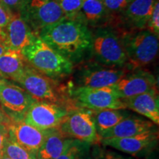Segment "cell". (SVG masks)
I'll list each match as a JSON object with an SVG mask.
<instances>
[{"label": "cell", "mask_w": 159, "mask_h": 159, "mask_svg": "<svg viewBox=\"0 0 159 159\" xmlns=\"http://www.w3.org/2000/svg\"><path fill=\"white\" fill-rule=\"evenodd\" d=\"M35 99L24 89L9 81L0 84V106L11 120H24Z\"/></svg>", "instance_id": "8fae6325"}, {"label": "cell", "mask_w": 159, "mask_h": 159, "mask_svg": "<svg viewBox=\"0 0 159 159\" xmlns=\"http://www.w3.org/2000/svg\"><path fill=\"white\" fill-rule=\"evenodd\" d=\"M38 35L74 66L91 57V30L79 20L63 18L43 28Z\"/></svg>", "instance_id": "6da1fadb"}, {"label": "cell", "mask_w": 159, "mask_h": 159, "mask_svg": "<svg viewBox=\"0 0 159 159\" xmlns=\"http://www.w3.org/2000/svg\"><path fill=\"white\" fill-rule=\"evenodd\" d=\"M99 143L102 146L109 147L133 156L146 158L156 150L158 144V130L124 138L102 139Z\"/></svg>", "instance_id": "30bf717a"}, {"label": "cell", "mask_w": 159, "mask_h": 159, "mask_svg": "<svg viewBox=\"0 0 159 159\" xmlns=\"http://www.w3.org/2000/svg\"><path fill=\"white\" fill-rule=\"evenodd\" d=\"M117 96L121 99L152 91H158L157 80L152 73L143 69L129 71L112 85Z\"/></svg>", "instance_id": "4fadbf2b"}, {"label": "cell", "mask_w": 159, "mask_h": 159, "mask_svg": "<svg viewBox=\"0 0 159 159\" xmlns=\"http://www.w3.org/2000/svg\"><path fill=\"white\" fill-rule=\"evenodd\" d=\"M19 14L36 34L65 18L57 0H25Z\"/></svg>", "instance_id": "ba28073f"}, {"label": "cell", "mask_w": 159, "mask_h": 159, "mask_svg": "<svg viewBox=\"0 0 159 159\" xmlns=\"http://www.w3.org/2000/svg\"><path fill=\"white\" fill-rule=\"evenodd\" d=\"M74 139L66 136L60 129H52L38 150L36 159H57Z\"/></svg>", "instance_id": "ffe728a7"}, {"label": "cell", "mask_w": 159, "mask_h": 159, "mask_svg": "<svg viewBox=\"0 0 159 159\" xmlns=\"http://www.w3.org/2000/svg\"><path fill=\"white\" fill-rule=\"evenodd\" d=\"M10 120L11 119L6 116V114L3 112L1 106H0V122H2L4 124L7 125L10 122Z\"/></svg>", "instance_id": "1f68e13d"}, {"label": "cell", "mask_w": 159, "mask_h": 159, "mask_svg": "<svg viewBox=\"0 0 159 159\" xmlns=\"http://www.w3.org/2000/svg\"><path fill=\"white\" fill-rule=\"evenodd\" d=\"M21 52L30 66L55 80L68 77L74 71V64L49 47L38 34Z\"/></svg>", "instance_id": "7a4b0ae2"}, {"label": "cell", "mask_w": 159, "mask_h": 159, "mask_svg": "<svg viewBox=\"0 0 159 159\" xmlns=\"http://www.w3.org/2000/svg\"><path fill=\"white\" fill-rule=\"evenodd\" d=\"M92 146L88 142L73 139L57 159H94Z\"/></svg>", "instance_id": "603a6c76"}, {"label": "cell", "mask_w": 159, "mask_h": 159, "mask_svg": "<svg viewBox=\"0 0 159 159\" xmlns=\"http://www.w3.org/2000/svg\"><path fill=\"white\" fill-rule=\"evenodd\" d=\"M27 64L21 51L7 49L0 56V74L5 79L16 82Z\"/></svg>", "instance_id": "44dd1931"}, {"label": "cell", "mask_w": 159, "mask_h": 159, "mask_svg": "<svg viewBox=\"0 0 159 159\" xmlns=\"http://www.w3.org/2000/svg\"><path fill=\"white\" fill-rule=\"evenodd\" d=\"M146 29L150 30L151 33L155 35H158L159 34V3L158 0H157L155 3L152 13H151L150 19L147 24Z\"/></svg>", "instance_id": "83f0119b"}, {"label": "cell", "mask_w": 159, "mask_h": 159, "mask_svg": "<svg viewBox=\"0 0 159 159\" xmlns=\"http://www.w3.org/2000/svg\"><path fill=\"white\" fill-rule=\"evenodd\" d=\"M122 42L128 62L126 69L129 71L143 69L156 59L158 52V35L148 29L122 32Z\"/></svg>", "instance_id": "277c9868"}, {"label": "cell", "mask_w": 159, "mask_h": 159, "mask_svg": "<svg viewBox=\"0 0 159 159\" xmlns=\"http://www.w3.org/2000/svg\"><path fill=\"white\" fill-rule=\"evenodd\" d=\"M92 152L94 159H129L115 151L102 149L98 144H93Z\"/></svg>", "instance_id": "4316f807"}, {"label": "cell", "mask_w": 159, "mask_h": 159, "mask_svg": "<svg viewBox=\"0 0 159 159\" xmlns=\"http://www.w3.org/2000/svg\"><path fill=\"white\" fill-rule=\"evenodd\" d=\"M157 0H133L114 26L122 32L146 28Z\"/></svg>", "instance_id": "5bb4252c"}, {"label": "cell", "mask_w": 159, "mask_h": 159, "mask_svg": "<svg viewBox=\"0 0 159 159\" xmlns=\"http://www.w3.org/2000/svg\"><path fill=\"white\" fill-rule=\"evenodd\" d=\"M90 60L112 68L126 69V53L122 42V31L112 25L91 29Z\"/></svg>", "instance_id": "3957f363"}, {"label": "cell", "mask_w": 159, "mask_h": 159, "mask_svg": "<svg viewBox=\"0 0 159 159\" xmlns=\"http://www.w3.org/2000/svg\"><path fill=\"white\" fill-rule=\"evenodd\" d=\"M7 81H8V80L5 79V77L2 76L1 74H0V84H2V83H5L7 82Z\"/></svg>", "instance_id": "8d00e7d4"}, {"label": "cell", "mask_w": 159, "mask_h": 159, "mask_svg": "<svg viewBox=\"0 0 159 159\" xmlns=\"http://www.w3.org/2000/svg\"><path fill=\"white\" fill-rule=\"evenodd\" d=\"M66 94L73 107L94 111L127 109L122 99L117 96L111 87L94 89L71 85L67 89Z\"/></svg>", "instance_id": "8992f818"}, {"label": "cell", "mask_w": 159, "mask_h": 159, "mask_svg": "<svg viewBox=\"0 0 159 159\" xmlns=\"http://www.w3.org/2000/svg\"><path fill=\"white\" fill-rule=\"evenodd\" d=\"M78 65L75 72H72V86L94 89L111 87L128 71L124 68L105 66L92 60Z\"/></svg>", "instance_id": "52a82bcc"}, {"label": "cell", "mask_w": 159, "mask_h": 159, "mask_svg": "<svg viewBox=\"0 0 159 159\" xmlns=\"http://www.w3.org/2000/svg\"><path fill=\"white\" fill-rule=\"evenodd\" d=\"M0 159H11V158L7 156L2 150L1 152H0Z\"/></svg>", "instance_id": "e575fe53"}, {"label": "cell", "mask_w": 159, "mask_h": 159, "mask_svg": "<svg viewBox=\"0 0 159 159\" xmlns=\"http://www.w3.org/2000/svg\"><path fill=\"white\" fill-rule=\"evenodd\" d=\"M146 159H158V156L156 150L152 152L151 153L146 157Z\"/></svg>", "instance_id": "d6a6232c"}, {"label": "cell", "mask_w": 159, "mask_h": 159, "mask_svg": "<svg viewBox=\"0 0 159 159\" xmlns=\"http://www.w3.org/2000/svg\"><path fill=\"white\" fill-rule=\"evenodd\" d=\"M58 128L71 139L91 144L99 143L93 111L89 109L77 107L69 109Z\"/></svg>", "instance_id": "9c48e42d"}, {"label": "cell", "mask_w": 159, "mask_h": 159, "mask_svg": "<svg viewBox=\"0 0 159 159\" xmlns=\"http://www.w3.org/2000/svg\"><path fill=\"white\" fill-rule=\"evenodd\" d=\"M4 42V32L3 29L0 28V43H3Z\"/></svg>", "instance_id": "d590c367"}, {"label": "cell", "mask_w": 159, "mask_h": 159, "mask_svg": "<svg viewBox=\"0 0 159 159\" xmlns=\"http://www.w3.org/2000/svg\"><path fill=\"white\" fill-rule=\"evenodd\" d=\"M131 114L127 109H108L102 111H93V117L96 125L97 134L108 130Z\"/></svg>", "instance_id": "7402d4cb"}, {"label": "cell", "mask_w": 159, "mask_h": 159, "mask_svg": "<svg viewBox=\"0 0 159 159\" xmlns=\"http://www.w3.org/2000/svg\"><path fill=\"white\" fill-rule=\"evenodd\" d=\"M6 126L9 138L35 156L52 130H40L23 120H10Z\"/></svg>", "instance_id": "9a60e30c"}, {"label": "cell", "mask_w": 159, "mask_h": 159, "mask_svg": "<svg viewBox=\"0 0 159 159\" xmlns=\"http://www.w3.org/2000/svg\"><path fill=\"white\" fill-rule=\"evenodd\" d=\"M8 137V130L5 124L0 122V152L3 150L5 141Z\"/></svg>", "instance_id": "4dcf8cb0"}, {"label": "cell", "mask_w": 159, "mask_h": 159, "mask_svg": "<svg viewBox=\"0 0 159 159\" xmlns=\"http://www.w3.org/2000/svg\"><path fill=\"white\" fill-rule=\"evenodd\" d=\"M65 18L75 19L82 8L85 0H57Z\"/></svg>", "instance_id": "484cf974"}, {"label": "cell", "mask_w": 159, "mask_h": 159, "mask_svg": "<svg viewBox=\"0 0 159 159\" xmlns=\"http://www.w3.org/2000/svg\"><path fill=\"white\" fill-rule=\"evenodd\" d=\"M3 152L11 159H36V156L26 150L7 137L4 145Z\"/></svg>", "instance_id": "cb8c5ba5"}, {"label": "cell", "mask_w": 159, "mask_h": 159, "mask_svg": "<svg viewBox=\"0 0 159 159\" xmlns=\"http://www.w3.org/2000/svg\"><path fill=\"white\" fill-rule=\"evenodd\" d=\"M7 49H7V47H5V44L0 43V56H1V55H2L3 53H5V52L7 50Z\"/></svg>", "instance_id": "836d02e7"}, {"label": "cell", "mask_w": 159, "mask_h": 159, "mask_svg": "<svg viewBox=\"0 0 159 159\" xmlns=\"http://www.w3.org/2000/svg\"><path fill=\"white\" fill-rule=\"evenodd\" d=\"M126 108L146 117L154 124H159L158 91H152L122 99Z\"/></svg>", "instance_id": "ac0fdd59"}, {"label": "cell", "mask_w": 159, "mask_h": 159, "mask_svg": "<svg viewBox=\"0 0 159 159\" xmlns=\"http://www.w3.org/2000/svg\"><path fill=\"white\" fill-rule=\"evenodd\" d=\"M35 101H45L61 105L71 109V105L66 92L57 86L55 80L45 76L27 63L19 78L16 81Z\"/></svg>", "instance_id": "5b68a950"}, {"label": "cell", "mask_w": 159, "mask_h": 159, "mask_svg": "<svg viewBox=\"0 0 159 159\" xmlns=\"http://www.w3.org/2000/svg\"><path fill=\"white\" fill-rule=\"evenodd\" d=\"M158 130L157 125L149 119L130 114L114 127L99 134V140L108 138H124Z\"/></svg>", "instance_id": "2e32d148"}, {"label": "cell", "mask_w": 159, "mask_h": 159, "mask_svg": "<svg viewBox=\"0 0 159 159\" xmlns=\"http://www.w3.org/2000/svg\"><path fill=\"white\" fill-rule=\"evenodd\" d=\"M4 42L8 49L21 51L30 43L36 34L32 30L19 14H13V17L4 27Z\"/></svg>", "instance_id": "e0dca14e"}, {"label": "cell", "mask_w": 159, "mask_h": 159, "mask_svg": "<svg viewBox=\"0 0 159 159\" xmlns=\"http://www.w3.org/2000/svg\"><path fill=\"white\" fill-rule=\"evenodd\" d=\"M102 1L111 18V25H113L124 13L133 0H102Z\"/></svg>", "instance_id": "d4e9b609"}, {"label": "cell", "mask_w": 159, "mask_h": 159, "mask_svg": "<svg viewBox=\"0 0 159 159\" xmlns=\"http://www.w3.org/2000/svg\"><path fill=\"white\" fill-rule=\"evenodd\" d=\"M25 0H0V2L7 7L13 14H19Z\"/></svg>", "instance_id": "f1b7e54d"}, {"label": "cell", "mask_w": 159, "mask_h": 159, "mask_svg": "<svg viewBox=\"0 0 159 159\" xmlns=\"http://www.w3.org/2000/svg\"><path fill=\"white\" fill-rule=\"evenodd\" d=\"M69 109L45 101H35L26 114L24 122L40 130L57 128Z\"/></svg>", "instance_id": "7c38bea8"}, {"label": "cell", "mask_w": 159, "mask_h": 159, "mask_svg": "<svg viewBox=\"0 0 159 159\" xmlns=\"http://www.w3.org/2000/svg\"><path fill=\"white\" fill-rule=\"evenodd\" d=\"M13 16V13L0 2V28H4L6 27Z\"/></svg>", "instance_id": "f546056e"}, {"label": "cell", "mask_w": 159, "mask_h": 159, "mask_svg": "<svg viewBox=\"0 0 159 159\" xmlns=\"http://www.w3.org/2000/svg\"><path fill=\"white\" fill-rule=\"evenodd\" d=\"M75 19L85 24L90 29L111 25V18L102 0H85Z\"/></svg>", "instance_id": "d6986e66"}]
</instances>
